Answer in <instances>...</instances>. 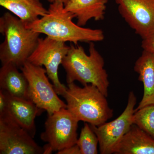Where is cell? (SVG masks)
Returning <instances> with one entry per match:
<instances>
[{"instance_id": "obj_12", "label": "cell", "mask_w": 154, "mask_h": 154, "mask_svg": "<svg viewBox=\"0 0 154 154\" xmlns=\"http://www.w3.org/2000/svg\"><path fill=\"white\" fill-rule=\"evenodd\" d=\"M115 154H154V139L134 124L114 149Z\"/></svg>"}, {"instance_id": "obj_10", "label": "cell", "mask_w": 154, "mask_h": 154, "mask_svg": "<svg viewBox=\"0 0 154 154\" xmlns=\"http://www.w3.org/2000/svg\"><path fill=\"white\" fill-rule=\"evenodd\" d=\"M125 22L142 39L154 33V0H114Z\"/></svg>"}, {"instance_id": "obj_4", "label": "cell", "mask_w": 154, "mask_h": 154, "mask_svg": "<svg viewBox=\"0 0 154 154\" xmlns=\"http://www.w3.org/2000/svg\"><path fill=\"white\" fill-rule=\"evenodd\" d=\"M63 96L66 102V109L79 122L99 126L113 116L107 97L94 85L80 87L71 83Z\"/></svg>"}, {"instance_id": "obj_5", "label": "cell", "mask_w": 154, "mask_h": 154, "mask_svg": "<svg viewBox=\"0 0 154 154\" xmlns=\"http://www.w3.org/2000/svg\"><path fill=\"white\" fill-rule=\"evenodd\" d=\"M79 122L66 108L48 115L45 130L40 135L42 140L47 143L43 147V154H51L75 145Z\"/></svg>"}, {"instance_id": "obj_18", "label": "cell", "mask_w": 154, "mask_h": 154, "mask_svg": "<svg viewBox=\"0 0 154 154\" xmlns=\"http://www.w3.org/2000/svg\"><path fill=\"white\" fill-rule=\"evenodd\" d=\"M133 124L154 139V105H147L135 111Z\"/></svg>"}, {"instance_id": "obj_19", "label": "cell", "mask_w": 154, "mask_h": 154, "mask_svg": "<svg viewBox=\"0 0 154 154\" xmlns=\"http://www.w3.org/2000/svg\"><path fill=\"white\" fill-rule=\"evenodd\" d=\"M141 46L143 50L154 54V33L147 38L143 39Z\"/></svg>"}, {"instance_id": "obj_15", "label": "cell", "mask_w": 154, "mask_h": 154, "mask_svg": "<svg viewBox=\"0 0 154 154\" xmlns=\"http://www.w3.org/2000/svg\"><path fill=\"white\" fill-rule=\"evenodd\" d=\"M0 5L30 25L48 13L41 0H0Z\"/></svg>"}, {"instance_id": "obj_6", "label": "cell", "mask_w": 154, "mask_h": 154, "mask_svg": "<svg viewBox=\"0 0 154 154\" xmlns=\"http://www.w3.org/2000/svg\"><path fill=\"white\" fill-rule=\"evenodd\" d=\"M28 83V98L48 115L66 108V104L58 97L50 82L45 68L27 61L20 68Z\"/></svg>"}, {"instance_id": "obj_20", "label": "cell", "mask_w": 154, "mask_h": 154, "mask_svg": "<svg viewBox=\"0 0 154 154\" xmlns=\"http://www.w3.org/2000/svg\"><path fill=\"white\" fill-rule=\"evenodd\" d=\"M57 154H81V151L79 146L76 144L75 145L69 147L59 151L57 153Z\"/></svg>"}, {"instance_id": "obj_7", "label": "cell", "mask_w": 154, "mask_h": 154, "mask_svg": "<svg viewBox=\"0 0 154 154\" xmlns=\"http://www.w3.org/2000/svg\"><path fill=\"white\" fill-rule=\"evenodd\" d=\"M70 46L66 42L57 41L46 36L39 38L38 44L28 58V61L38 66H44L48 76L51 81L56 92L63 96L66 87L62 84L58 77V68L67 54Z\"/></svg>"}, {"instance_id": "obj_8", "label": "cell", "mask_w": 154, "mask_h": 154, "mask_svg": "<svg viewBox=\"0 0 154 154\" xmlns=\"http://www.w3.org/2000/svg\"><path fill=\"white\" fill-rule=\"evenodd\" d=\"M137 101L134 93L133 91H130L126 107L119 117L100 126L90 125L99 140L100 154H113L116 146L133 124V116Z\"/></svg>"}, {"instance_id": "obj_22", "label": "cell", "mask_w": 154, "mask_h": 154, "mask_svg": "<svg viewBox=\"0 0 154 154\" xmlns=\"http://www.w3.org/2000/svg\"><path fill=\"white\" fill-rule=\"evenodd\" d=\"M48 2L51 3L55 2H60L63 3L65 5H66L68 2L69 0H47Z\"/></svg>"}, {"instance_id": "obj_2", "label": "cell", "mask_w": 154, "mask_h": 154, "mask_svg": "<svg viewBox=\"0 0 154 154\" xmlns=\"http://www.w3.org/2000/svg\"><path fill=\"white\" fill-rule=\"evenodd\" d=\"M89 51L88 55L82 46L71 45L61 64L66 72V82L77 81L83 86L94 85L107 97L110 82L104 58L94 42H90Z\"/></svg>"}, {"instance_id": "obj_21", "label": "cell", "mask_w": 154, "mask_h": 154, "mask_svg": "<svg viewBox=\"0 0 154 154\" xmlns=\"http://www.w3.org/2000/svg\"><path fill=\"white\" fill-rule=\"evenodd\" d=\"M7 98L5 92L0 90V116L3 115L6 111L7 107Z\"/></svg>"}, {"instance_id": "obj_16", "label": "cell", "mask_w": 154, "mask_h": 154, "mask_svg": "<svg viewBox=\"0 0 154 154\" xmlns=\"http://www.w3.org/2000/svg\"><path fill=\"white\" fill-rule=\"evenodd\" d=\"M15 65H2L0 69V88L11 96L29 99L28 80Z\"/></svg>"}, {"instance_id": "obj_13", "label": "cell", "mask_w": 154, "mask_h": 154, "mask_svg": "<svg viewBox=\"0 0 154 154\" xmlns=\"http://www.w3.org/2000/svg\"><path fill=\"white\" fill-rule=\"evenodd\" d=\"M108 0H69L64 10L71 13L77 19V24L85 26L91 19L103 20Z\"/></svg>"}, {"instance_id": "obj_11", "label": "cell", "mask_w": 154, "mask_h": 154, "mask_svg": "<svg viewBox=\"0 0 154 154\" xmlns=\"http://www.w3.org/2000/svg\"><path fill=\"white\" fill-rule=\"evenodd\" d=\"M5 92L7 107L5 113L34 137L36 133L35 119L43 110L29 99L18 98Z\"/></svg>"}, {"instance_id": "obj_17", "label": "cell", "mask_w": 154, "mask_h": 154, "mask_svg": "<svg viewBox=\"0 0 154 154\" xmlns=\"http://www.w3.org/2000/svg\"><path fill=\"white\" fill-rule=\"evenodd\" d=\"M81 154H97L98 153L99 140L91 125L85 122L81 130L79 137L77 141Z\"/></svg>"}, {"instance_id": "obj_3", "label": "cell", "mask_w": 154, "mask_h": 154, "mask_svg": "<svg viewBox=\"0 0 154 154\" xmlns=\"http://www.w3.org/2000/svg\"><path fill=\"white\" fill-rule=\"evenodd\" d=\"M0 33L5 37L0 45L2 65L13 64L20 69L36 48L40 33L27 28L10 12L0 18Z\"/></svg>"}, {"instance_id": "obj_9", "label": "cell", "mask_w": 154, "mask_h": 154, "mask_svg": "<svg viewBox=\"0 0 154 154\" xmlns=\"http://www.w3.org/2000/svg\"><path fill=\"white\" fill-rule=\"evenodd\" d=\"M43 148L8 116H0V154H41Z\"/></svg>"}, {"instance_id": "obj_1", "label": "cell", "mask_w": 154, "mask_h": 154, "mask_svg": "<svg viewBox=\"0 0 154 154\" xmlns=\"http://www.w3.org/2000/svg\"><path fill=\"white\" fill-rule=\"evenodd\" d=\"M48 13L30 25L27 28L57 41L72 42H98L105 38L103 30L83 28L75 24L73 15L64 10V5L55 2L50 5Z\"/></svg>"}, {"instance_id": "obj_14", "label": "cell", "mask_w": 154, "mask_h": 154, "mask_svg": "<svg viewBox=\"0 0 154 154\" xmlns=\"http://www.w3.org/2000/svg\"><path fill=\"white\" fill-rule=\"evenodd\" d=\"M134 71L143 84V95L135 111L147 105H154V54L143 50L135 63Z\"/></svg>"}]
</instances>
